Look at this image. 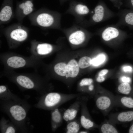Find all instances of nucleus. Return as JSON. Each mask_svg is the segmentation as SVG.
Listing matches in <instances>:
<instances>
[{"label":"nucleus","instance_id":"1","mask_svg":"<svg viewBox=\"0 0 133 133\" xmlns=\"http://www.w3.org/2000/svg\"><path fill=\"white\" fill-rule=\"evenodd\" d=\"M82 93L65 94L57 92H50L46 95L43 100V105L48 109L58 108L64 103L83 95Z\"/></svg>","mask_w":133,"mask_h":133},{"label":"nucleus","instance_id":"2","mask_svg":"<svg viewBox=\"0 0 133 133\" xmlns=\"http://www.w3.org/2000/svg\"><path fill=\"white\" fill-rule=\"evenodd\" d=\"M87 100L85 97L81 96V115L80 122L83 128L89 130L95 127V125L91 119L86 106Z\"/></svg>","mask_w":133,"mask_h":133},{"label":"nucleus","instance_id":"3","mask_svg":"<svg viewBox=\"0 0 133 133\" xmlns=\"http://www.w3.org/2000/svg\"><path fill=\"white\" fill-rule=\"evenodd\" d=\"M81 96L77 98L76 101L63 113L64 120L67 123L76 118L81 107Z\"/></svg>","mask_w":133,"mask_h":133},{"label":"nucleus","instance_id":"4","mask_svg":"<svg viewBox=\"0 0 133 133\" xmlns=\"http://www.w3.org/2000/svg\"><path fill=\"white\" fill-rule=\"evenodd\" d=\"M67 74L65 77L66 79H74L78 76L79 71L78 63L74 59L70 60L67 64Z\"/></svg>","mask_w":133,"mask_h":133},{"label":"nucleus","instance_id":"5","mask_svg":"<svg viewBox=\"0 0 133 133\" xmlns=\"http://www.w3.org/2000/svg\"><path fill=\"white\" fill-rule=\"evenodd\" d=\"M51 118L52 128L54 131L61 125L64 120L63 114L58 108L53 109L51 112Z\"/></svg>","mask_w":133,"mask_h":133},{"label":"nucleus","instance_id":"6","mask_svg":"<svg viewBox=\"0 0 133 133\" xmlns=\"http://www.w3.org/2000/svg\"><path fill=\"white\" fill-rule=\"evenodd\" d=\"M9 111L12 116L17 121L23 120L26 117V113L25 110L19 105H16L12 106Z\"/></svg>","mask_w":133,"mask_h":133},{"label":"nucleus","instance_id":"7","mask_svg":"<svg viewBox=\"0 0 133 133\" xmlns=\"http://www.w3.org/2000/svg\"><path fill=\"white\" fill-rule=\"evenodd\" d=\"M119 30L113 27L106 28L103 31L102 37L105 41H108L117 37L119 33Z\"/></svg>","mask_w":133,"mask_h":133},{"label":"nucleus","instance_id":"8","mask_svg":"<svg viewBox=\"0 0 133 133\" xmlns=\"http://www.w3.org/2000/svg\"><path fill=\"white\" fill-rule=\"evenodd\" d=\"M111 102L110 98L105 96H98L95 101L97 107L101 110H105L109 108L111 105Z\"/></svg>","mask_w":133,"mask_h":133},{"label":"nucleus","instance_id":"9","mask_svg":"<svg viewBox=\"0 0 133 133\" xmlns=\"http://www.w3.org/2000/svg\"><path fill=\"white\" fill-rule=\"evenodd\" d=\"M85 37L84 32L82 31L79 30L72 33L69 37V40L73 44L78 45L84 41Z\"/></svg>","mask_w":133,"mask_h":133},{"label":"nucleus","instance_id":"10","mask_svg":"<svg viewBox=\"0 0 133 133\" xmlns=\"http://www.w3.org/2000/svg\"><path fill=\"white\" fill-rule=\"evenodd\" d=\"M36 20L39 25L44 27L51 26L54 21L53 17L51 15L46 13H42L39 15Z\"/></svg>","mask_w":133,"mask_h":133},{"label":"nucleus","instance_id":"11","mask_svg":"<svg viewBox=\"0 0 133 133\" xmlns=\"http://www.w3.org/2000/svg\"><path fill=\"white\" fill-rule=\"evenodd\" d=\"M82 126L80 120L75 119L67 122L65 129L66 133H78L80 130Z\"/></svg>","mask_w":133,"mask_h":133},{"label":"nucleus","instance_id":"12","mask_svg":"<svg viewBox=\"0 0 133 133\" xmlns=\"http://www.w3.org/2000/svg\"><path fill=\"white\" fill-rule=\"evenodd\" d=\"M7 63L8 66L11 67L18 68L24 66L26 64V61L22 57L15 56L9 58Z\"/></svg>","mask_w":133,"mask_h":133},{"label":"nucleus","instance_id":"13","mask_svg":"<svg viewBox=\"0 0 133 133\" xmlns=\"http://www.w3.org/2000/svg\"><path fill=\"white\" fill-rule=\"evenodd\" d=\"M27 34L26 32L21 29H17L12 31L10 36L13 39L19 41H22L27 38Z\"/></svg>","mask_w":133,"mask_h":133},{"label":"nucleus","instance_id":"14","mask_svg":"<svg viewBox=\"0 0 133 133\" xmlns=\"http://www.w3.org/2000/svg\"><path fill=\"white\" fill-rule=\"evenodd\" d=\"M105 10L101 5L97 6L94 9V13L92 16L93 20L96 22H99L103 19L105 15Z\"/></svg>","mask_w":133,"mask_h":133},{"label":"nucleus","instance_id":"15","mask_svg":"<svg viewBox=\"0 0 133 133\" xmlns=\"http://www.w3.org/2000/svg\"><path fill=\"white\" fill-rule=\"evenodd\" d=\"M17 83L27 89H32L34 86L33 82L28 77L25 76L20 75L17 78Z\"/></svg>","mask_w":133,"mask_h":133},{"label":"nucleus","instance_id":"16","mask_svg":"<svg viewBox=\"0 0 133 133\" xmlns=\"http://www.w3.org/2000/svg\"><path fill=\"white\" fill-rule=\"evenodd\" d=\"M56 73L59 76L64 77L67 74V65L65 63H59L56 64L54 67Z\"/></svg>","mask_w":133,"mask_h":133},{"label":"nucleus","instance_id":"17","mask_svg":"<svg viewBox=\"0 0 133 133\" xmlns=\"http://www.w3.org/2000/svg\"><path fill=\"white\" fill-rule=\"evenodd\" d=\"M12 14V11L11 7L8 6H4L0 12V20L3 21H8L11 18Z\"/></svg>","mask_w":133,"mask_h":133},{"label":"nucleus","instance_id":"18","mask_svg":"<svg viewBox=\"0 0 133 133\" xmlns=\"http://www.w3.org/2000/svg\"><path fill=\"white\" fill-rule=\"evenodd\" d=\"M117 118L118 120L120 122L131 121L133 120V111L121 112L118 115Z\"/></svg>","mask_w":133,"mask_h":133},{"label":"nucleus","instance_id":"19","mask_svg":"<svg viewBox=\"0 0 133 133\" xmlns=\"http://www.w3.org/2000/svg\"><path fill=\"white\" fill-rule=\"evenodd\" d=\"M38 53L40 55H45L50 53L52 50V47L47 43L39 44L37 47Z\"/></svg>","mask_w":133,"mask_h":133},{"label":"nucleus","instance_id":"20","mask_svg":"<svg viewBox=\"0 0 133 133\" xmlns=\"http://www.w3.org/2000/svg\"><path fill=\"white\" fill-rule=\"evenodd\" d=\"M78 63L80 68H84L92 64V59L88 56H84L80 59Z\"/></svg>","mask_w":133,"mask_h":133},{"label":"nucleus","instance_id":"21","mask_svg":"<svg viewBox=\"0 0 133 133\" xmlns=\"http://www.w3.org/2000/svg\"><path fill=\"white\" fill-rule=\"evenodd\" d=\"M131 89V86L128 83L123 82L118 86L117 90L120 93L124 95H128Z\"/></svg>","mask_w":133,"mask_h":133},{"label":"nucleus","instance_id":"22","mask_svg":"<svg viewBox=\"0 0 133 133\" xmlns=\"http://www.w3.org/2000/svg\"><path fill=\"white\" fill-rule=\"evenodd\" d=\"M100 130L103 133H117L118 131L112 125L109 123H105L102 125Z\"/></svg>","mask_w":133,"mask_h":133},{"label":"nucleus","instance_id":"23","mask_svg":"<svg viewBox=\"0 0 133 133\" xmlns=\"http://www.w3.org/2000/svg\"><path fill=\"white\" fill-rule=\"evenodd\" d=\"M75 9L77 13L81 15L87 14L89 12V10L87 6L81 4H77Z\"/></svg>","mask_w":133,"mask_h":133},{"label":"nucleus","instance_id":"24","mask_svg":"<svg viewBox=\"0 0 133 133\" xmlns=\"http://www.w3.org/2000/svg\"><path fill=\"white\" fill-rule=\"evenodd\" d=\"M122 104L124 106L127 108H133V99L127 97H122L120 99Z\"/></svg>","mask_w":133,"mask_h":133},{"label":"nucleus","instance_id":"25","mask_svg":"<svg viewBox=\"0 0 133 133\" xmlns=\"http://www.w3.org/2000/svg\"><path fill=\"white\" fill-rule=\"evenodd\" d=\"M105 59V56L103 54H100L92 60V65L97 66L103 63Z\"/></svg>","mask_w":133,"mask_h":133},{"label":"nucleus","instance_id":"26","mask_svg":"<svg viewBox=\"0 0 133 133\" xmlns=\"http://www.w3.org/2000/svg\"><path fill=\"white\" fill-rule=\"evenodd\" d=\"M93 80L90 78H84L82 79L79 84V87L89 85L93 83Z\"/></svg>","mask_w":133,"mask_h":133},{"label":"nucleus","instance_id":"27","mask_svg":"<svg viewBox=\"0 0 133 133\" xmlns=\"http://www.w3.org/2000/svg\"><path fill=\"white\" fill-rule=\"evenodd\" d=\"M19 7L23 10V13L25 15H27L31 13L33 11L32 7L26 5L25 3L20 4Z\"/></svg>","mask_w":133,"mask_h":133},{"label":"nucleus","instance_id":"28","mask_svg":"<svg viewBox=\"0 0 133 133\" xmlns=\"http://www.w3.org/2000/svg\"><path fill=\"white\" fill-rule=\"evenodd\" d=\"M125 20L127 24L133 25V13L130 12L128 13L125 16Z\"/></svg>","mask_w":133,"mask_h":133},{"label":"nucleus","instance_id":"29","mask_svg":"<svg viewBox=\"0 0 133 133\" xmlns=\"http://www.w3.org/2000/svg\"><path fill=\"white\" fill-rule=\"evenodd\" d=\"M123 70L125 72H131L132 71V68L131 67L129 66H123L122 68Z\"/></svg>","mask_w":133,"mask_h":133},{"label":"nucleus","instance_id":"30","mask_svg":"<svg viewBox=\"0 0 133 133\" xmlns=\"http://www.w3.org/2000/svg\"><path fill=\"white\" fill-rule=\"evenodd\" d=\"M15 130L13 127L12 126L8 127L6 131V133H14Z\"/></svg>","mask_w":133,"mask_h":133},{"label":"nucleus","instance_id":"31","mask_svg":"<svg viewBox=\"0 0 133 133\" xmlns=\"http://www.w3.org/2000/svg\"><path fill=\"white\" fill-rule=\"evenodd\" d=\"M121 80L123 82L128 83L130 82L131 81V79L129 77L125 76L122 77L121 78Z\"/></svg>","mask_w":133,"mask_h":133},{"label":"nucleus","instance_id":"32","mask_svg":"<svg viewBox=\"0 0 133 133\" xmlns=\"http://www.w3.org/2000/svg\"><path fill=\"white\" fill-rule=\"evenodd\" d=\"M108 70L107 69H104L101 70L98 74V76H103L106 74L108 72Z\"/></svg>","mask_w":133,"mask_h":133},{"label":"nucleus","instance_id":"33","mask_svg":"<svg viewBox=\"0 0 133 133\" xmlns=\"http://www.w3.org/2000/svg\"><path fill=\"white\" fill-rule=\"evenodd\" d=\"M105 78L103 76H98L96 78V81L98 82L101 83L104 81Z\"/></svg>","mask_w":133,"mask_h":133},{"label":"nucleus","instance_id":"34","mask_svg":"<svg viewBox=\"0 0 133 133\" xmlns=\"http://www.w3.org/2000/svg\"><path fill=\"white\" fill-rule=\"evenodd\" d=\"M6 90V87L4 85H1L0 86V93H2L4 92Z\"/></svg>","mask_w":133,"mask_h":133},{"label":"nucleus","instance_id":"35","mask_svg":"<svg viewBox=\"0 0 133 133\" xmlns=\"http://www.w3.org/2000/svg\"><path fill=\"white\" fill-rule=\"evenodd\" d=\"M25 5L27 6L32 7L33 6V4L30 1H27L25 3Z\"/></svg>","mask_w":133,"mask_h":133},{"label":"nucleus","instance_id":"36","mask_svg":"<svg viewBox=\"0 0 133 133\" xmlns=\"http://www.w3.org/2000/svg\"><path fill=\"white\" fill-rule=\"evenodd\" d=\"M129 133H133V124L130 127Z\"/></svg>","mask_w":133,"mask_h":133},{"label":"nucleus","instance_id":"37","mask_svg":"<svg viewBox=\"0 0 133 133\" xmlns=\"http://www.w3.org/2000/svg\"><path fill=\"white\" fill-rule=\"evenodd\" d=\"M80 130L79 132L78 133H89V132L87 130Z\"/></svg>","mask_w":133,"mask_h":133},{"label":"nucleus","instance_id":"38","mask_svg":"<svg viewBox=\"0 0 133 133\" xmlns=\"http://www.w3.org/2000/svg\"><path fill=\"white\" fill-rule=\"evenodd\" d=\"M131 2L133 6V0H131Z\"/></svg>","mask_w":133,"mask_h":133}]
</instances>
